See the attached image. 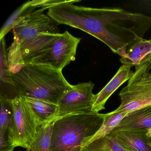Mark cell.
<instances>
[{
    "label": "cell",
    "mask_w": 151,
    "mask_h": 151,
    "mask_svg": "<svg viewBox=\"0 0 151 151\" xmlns=\"http://www.w3.org/2000/svg\"><path fill=\"white\" fill-rule=\"evenodd\" d=\"M134 72L131 68L122 65L118 69L113 78L98 93L94 94L92 100L93 112L99 113L105 109V104L114 92L133 76Z\"/></svg>",
    "instance_id": "cell-9"
},
{
    "label": "cell",
    "mask_w": 151,
    "mask_h": 151,
    "mask_svg": "<svg viewBox=\"0 0 151 151\" xmlns=\"http://www.w3.org/2000/svg\"><path fill=\"white\" fill-rule=\"evenodd\" d=\"M74 26L103 42L121 57L151 28V17L120 8L82 6L74 19Z\"/></svg>",
    "instance_id": "cell-1"
},
{
    "label": "cell",
    "mask_w": 151,
    "mask_h": 151,
    "mask_svg": "<svg viewBox=\"0 0 151 151\" xmlns=\"http://www.w3.org/2000/svg\"><path fill=\"white\" fill-rule=\"evenodd\" d=\"M94 84L91 82L71 85L59 103L57 117L74 114H88L93 112V90Z\"/></svg>",
    "instance_id": "cell-8"
},
{
    "label": "cell",
    "mask_w": 151,
    "mask_h": 151,
    "mask_svg": "<svg viewBox=\"0 0 151 151\" xmlns=\"http://www.w3.org/2000/svg\"><path fill=\"white\" fill-rule=\"evenodd\" d=\"M117 141L128 151H151L147 131L118 130L112 132Z\"/></svg>",
    "instance_id": "cell-12"
},
{
    "label": "cell",
    "mask_w": 151,
    "mask_h": 151,
    "mask_svg": "<svg viewBox=\"0 0 151 151\" xmlns=\"http://www.w3.org/2000/svg\"><path fill=\"white\" fill-rule=\"evenodd\" d=\"M37 8L36 0H34L25 2L14 11L6 20L0 31V40L5 38V36L11 30H13L17 24L25 17L34 12Z\"/></svg>",
    "instance_id": "cell-15"
},
{
    "label": "cell",
    "mask_w": 151,
    "mask_h": 151,
    "mask_svg": "<svg viewBox=\"0 0 151 151\" xmlns=\"http://www.w3.org/2000/svg\"><path fill=\"white\" fill-rule=\"evenodd\" d=\"M128 114V113L124 112L115 113L112 111L110 113L105 114V120L102 126L95 135L84 146L97 139L102 137L109 134Z\"/></svg>",
    "instance_id": "cell-18"
},
{
    "label": "cell",
    "mask_w": 151,
    "mask_h": 151,
    "mask_svg": "<svg viewBox=\"0 0 151 151\" xmlns=\"http://www.w3.org/2000/svg\"><path fill=\"white\" fill-rule=\"evenodd\" d=\"M146 136L147 140L151 146V129L147 131Z\"/></svg>",
    "instance_id": "cell-22"
},
{
    "label": "cell",
    "mask_w": 151,
    "mask_h": 151,
    "mask_svg": "<svg viewBox=\"0 0 151 151\" xmlns=\"http://www.w3.org/2000/svg\"><path fill=\"white\" fill-rule=\"evenodd\" d=\"M13 114L9 138L15 147L28 149L35 140L38 129L41 125L23 96L12 101Z\"/></svg>",
    "instance_id": "cell-5"
},
{
    "label": "cell",
    "mask_w": 151,
    "mask_h": 151,
    "mask_svg": "<svg viewBox=\"0 0 151 151\" xmlns=\"http://www.w3.org/2000/svg\"><path fill=\"white\" fill-rule=\"evenodd\" d=\"M79 151H128L110 132L82 147Z\"/></svg>",
    "instance_id": "cell-17"
},
{
    "label": "cell",
    "mask_w": 151,
    "mask_h": 151,
    "mask_svg": "<svg viewBox=\"0 0 151 151\" xmlns=\"http://www.w3.org/2000/svg\"><path fill=\"white\" fill-rule=\"evenodd\" d=\"M24 98L41 125L58 118L59 105L29 97Z\"/></svg>",
    "instance_id": "cell-13"
},
{
    "label": "cell",
    "mask_w": 151,
    "mask_h": 151,
    "mask_svg": "<svg viewBox=\"0 0 151 151\" xmlns=\"http://www.w3.org/2000/svg\"><path fill=\"white\" fill-rule=\"evenodd\" d=\"M81 39L74 37L67 31L64 33H59L56 38L47 45L29 63L46 64L62 70L67 65L76 60L77 49Z\"/></svg>",
    "instance_id": "cell-6"
},
{
    "label": "cell",
    "mask_w": 151,
    "mask_h": 151,
    "mask_svg": "<svg viewBox=\"0 0 151 151\" xmlns=\"http://www.w3.org/2000/svg\"><path fill=\"white\" fill-rule=\"evenodd\" d=\"M150 129H151V105L128 113L112 132L147 131Z\"/></svg>",
    "instance_id": "cell-11"
},
{
    "label": "cell",
    "mask_w": 151,
    "mask_h": 151,
    "mask_svg": "<svg viewBox=\"0 0 151 151\" xmlns=\"http://www.w3.org/2000/svg\"><path fill=\"white\" fill-rule=\"evenodd\" d=\"M151 53V39L143 38L136 41L127 52L126 56L121 57L122 65L131 68L137 65L146 56Z\"/></svg>",
    "instance_id": "cell-14"
},
{
    "label": "cell",
    "mask_w": 151,
    "mask_h": 151,
    "mask_svg": "<svg viewBox=\"0 0 151 151\" xmlns=\"http://www.w3.org/2000/svg\"><path fill=\"white\" fill-rule=\"evenodd\" d=\"M0 98L13 100L21 96L14 84L8 64L5 38L0 40Z\"/></svg>",
    "instance_id": "cell-10"
},
{
    "label": "cell",
    "mask_w": 151,
    "mask_h": 151,
    "mask_svg": "<svg viewBox=\"0 0 151 151\" xmlns=\"http://www.w3.org/2000/svg\"><path fill=\"white\" fill-rule=\"evenodd\" d=\"M40 8L25 17L13 29L14 40L19 45L37 37L42 33H59L58 24Z\"/></svg>",
    "instance_id": "cell-7"
},
{
    "label": "cell",
    "mask_w": 151,
    "mask_h": 151,
    "mask_svg": "<svg viewBox=\"0 0 151 151\" xmlns=\"http://www.w3.org/2000/svg\"><path fill=\"white\" fill-rule=\"evenodd\" d=\"M58 118L40 126L34 142L27 151H50L53 127Z\"/></svg>",
    "instance_id": "cell-16"
},
{
    "label": "cell",
    "mask_w": 151,
    "mask_h": 151,
    "mask_svg": "<svg viewBox=\"0 0 151 151\" xmlns=\"http://www.w3.org/2000/svg\"><path fill=\"white\" fill-rule=\"evenodd\" d=\"M105 114L92 112L59 117L55 122L50 151H79L103 124Z\"/></svg>",
    "instance_id": "cell-3"
},
{
    "label": "cell",
    "mask_w": 151,
    "mask_h": 151,
    "mask_svg": "<svg viewBox=\"0 0 151 151\" xmlns=\"http://www.w3.org/2000/svg\"><path fill=\"white\" fill-rule=\"evenodd\" d=\"M8 64L12 74L19 72L25 65L23 59L19 44L14 40L9 48L7 54Z\"/></svg>",
    "instance_id": "cell-19"
},
{
    "label": "cell",
    "mask_w": 151,
    "mask_h": 151,
    "mask_svg": "<svg viewBox=\"0 0 151 151\" xmlns=\"http://www.w3.org/2000/svg\"><path fill=\"white\" fill-rule=\"evenodd\" d=\"M119 95L121 104L115 113H129L151 105V53L135 66L133 76Z\"/></svg>",
    "instance_id": "cell-4"
},
{
    "label": "cell",
    "mask_w": 151,
    "mask_h": 151,
    "mask_svg": "<svg viewBox=\"0 0 151 151\" xmlns=\"http://www.w3.org/2000/svg\"><path fill=\"white\" fill-rule=\"evenodd\" d=\"M15 147L8 134L0 133V151H13Z\"/></svg>",
    "instance_id": "cell-21"
},
{
    "label": "cell",
    "mask_w": 151,
    "mask_h": 151,
    "mask_svg": "<svg viewBox=\"0 0 151 151\" xmlns=\"http://www.w3.org/2000/svg\"><path fill=\"white\" fill-rule=\"evenodd\" d=\"M12 76L21 96L57 105L72 85L65 79L62 70L46 64H26Z\"/></svg>",
    "instance_id": "cell-2"
},
{
    "label": "cell",
    "mask_w": 151,
    "mask_h": 151,
    "mask_svg": "<svg viewBox=\"0 0 151 151\" xmlns=\"http://www.w3.org/2000/svg\"><path fill=\"white\" fill-rule=\"evenodd\" d=\"M12 101L0 98V133L8 134V136L13 117Z\"/></svg>",
    "instance_id": "cell-20"
}]
</instances>
